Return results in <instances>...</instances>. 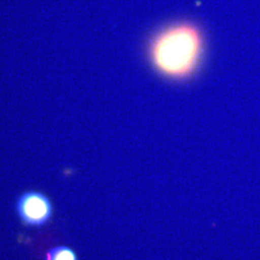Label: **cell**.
Wrapping results in <instances>:
<instances>
[{"label": "cell", "instance_id": "obj_1", "mask_svg": "<svg viewBox=\"0 0 260 260\" xmlns=\"http://www.w3.org/2000/svg\"><path fill=\"white\" fill-rule=\"evenodd\" d=\"M147 51L156 74L172 81L190 80L200 72L205 59V34L191 20L176 21L152 35Z\"/></svg>", "mask_w": 260, "mask_h": 260}, {"label": "cell", "instance_id": "obj_2", "mask_svg": "<svg viewBox=\"0 0 260 260\" xmlns=\"http://www.w3.org/2000/svg\"><path fill=\"white\" fill-rule=\"evenodd\" d=\"M17 211L25 224L42 226L51 218L52 205L47 196L37 191H30L19 197Z\"/></svg>", "mask_w": 260, "mask_h": 260}, {"label": "cell", "instance_id": "obj_3", "mask_svg": "<svg viewBox=\"0 0 260 260\" xmlns=\"http://www.w3.org/2000/svg\"><path fill=\"white\" fill-rule=\"evenodd\" d=\"M47 260H78L74 250L67 246H59L47 251Z\"/></svg>", "mask_w": 260, "mask_h": 260}]
</instances>
